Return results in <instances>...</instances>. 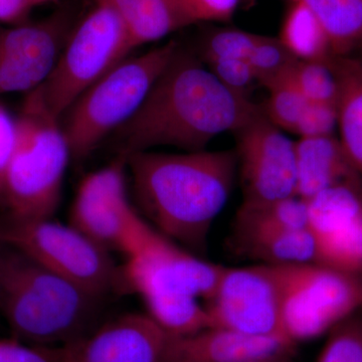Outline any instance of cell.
I'll use <instances>...</instances> for the list:
<instances>
[{
  "label": "cell",
  "mask_w": 362,
  "mask_h": 362,
  "mask_svg": "<svg viewBox=\"0 0 362 362\" xmlns=\"http://www.w3.org/2000/svg\"><path fill=\"white\" fill-rule=\"evenodd\" d=\"M263 109L221 84L202 59L180 45L140 108L114 133L117 156L156 147L199 151L237 132Z\"/></svg>",
  "instance_id": "cell-1"
},
{
  "label": "cell",
  "mask_w": 362,
  "mask_h": 362,
  "mask_svg": "<svg viewBox=\"0 0 362 362\" xmlns=\"http://www.w3.org/2000/svg\"><path fill=\"white\" fill-rule=\"evenodd\" d=\"M145 220L166 238L206 254L211 228L238 175L235 150L137 152L126 157Z\"/></svg>",
  "instance_id": "cell-2"
},
{
  "label": "cell",
  "mask_w": 362,
  "mask_h": 362,
  "mask_svg": "<svg viewBox=\"0 0 362 362\" xmlns=\"http://www.w3.org/2000/svg\"><path fill=\"white\" fill-rule=\"evenodd\" d=\"M101 300L0 242V314L16 339L68 344L96 327Z\"/></svg>",
  "instance_id": "cell-3"
},
{
  "label": "cell",
  "mask_w": 362,
  "mask_h": 362,
  "mask_svg": "<svg viewBox=\"0 0 362 362\" xmlns=\"http://www.w3.org/2000/svg\"><path fill=\"white\" fill-rule=\"evenodd\" d=\"M132 51L115 11L95 0V6L74 28L49 77L26 94L23 108L61 122L78 98Z\"/></svg>",
  "instance_id": "cell-4"
},
{
  "label": "cell",
  "mask_w": 362,
  "mask_h": 362,
  "mask_svg": "<svg viewBox=\"0 0 362 362\" xmlns=\"http://www.w3.org/2000/svg\"><path fill=\"white\" fill-rule=\"evenodd\" d=\"M178 47L176 40H169L123 59L78 98L64 115L66 123L62 126L71 160H86L132 118Z\"/></svg>",
  "instance_id": "cell-5"
},
{
  "label": "cell",
  "mask_w": 362,
  "mask_h": 362,
  "mask_svg": "<svg viewBox=\"0 0 362 362\" xmlns=\"http://www.w3.org/2000/svg\"><path fill=\"white\" fill-rule=\"evenodd\" d=\"M70 160L61 122L21 109L2 177L6 214L18 220L52 218L61 202Z\"/></svg>",
  "instance_id": "cell-6"
},
{
  "label": "cell",
  "mask_w": 362,
  "mask_h": 362,
  "mask_svg": "<svg viewBox=\"0 0 362 362\" xmlns=\"http://www.w3.org/2000/svg\"><path fill=\"white\" fill-rule=\"evenodd\" d=\"M0 242L20 250L47 270L103 298L123 292L122 271L110 252L98 246L77 228L52 218H0Z\"/></svg>",
  "instance_id": "cell-7"
},
{
  "label": "cell",
  "mask_w": 362,
  "mask_h": 362,
  "mask_svg": "<svg viewBox=\"0 0 362 362\" xmlns=\"http://www.w3.org/2000/svg\"><path fill=\"white\" fill-rule=\"evenodd\" d=\"M284 267L282 330L294 344L320 337L362 308L356 274L317 263Z\"/></svg>",
  "instance_id": "cell-8"
},
{
  "label": "cell",
  "mask_w": 362,
  "mask_h": 362,
  "mask_svg": "<svg viewBox=\"0 0 362 362\" xmlns=\"http://www.w3.org/2000/svg\"><path fill=\"white\" fill-rule=\"evenodd\" d=\"M223 270L225 266L206 261L150 226L121 267L123 292L135 293L141 299L190 296L206 303Z\"/></svg>",
  "instance_id": "cell-9"
},
{
  "label": "cell",
  "mask_w": 362,
  "mask_h": 362,
  "mask_svg": "<svg viewBox=\"0 0 362 362\" xmlns=\"http://www.w3.org/2000/svg\"><path fill=\"white\" fill-rule=\"evenodd\" d=\"M127 159L116 156L86 176L71 204L70 225L106 251L129 256L150 223L131 206L126 194Z\"/></svg>",
  "instance_id": "cell-10"
},
{
  "label": "cell",
  "mask_w": 362,
  "mask_h": 362,
  "mask_svg": "<svg viewBox=\"0 0 362 362\" xmlns=\"http://www.w3.org/2000/svg\"><path fill=\"white\" fill-rule=\"evenodd\" d=\"M284 291V265L225 267L213 297L204 304L211 327L250 337L287 338L282 330Z\"/></svg>",
  "instance_id": "cell-11"
},
{
  "label": "cell",
  "mask_w": 362,
  "mask_h": 362,
  "mask_svg": "<svg viewBox=\"0 0 362 362\" xmlns=\"http://www.w3.org/2000/svg\"><path fill=\"white\" fill-rule=\"evenodd\" d=\"M235 135L238 175L243 190L240 206H261L298 195L295 142L286 137L264 111Z\"/></svg>",
  "instance_id": "cell-12"
},
{
  "label": "cell",
  "mask_w": 362,
  "mask_h": 362,
  "mask_svg": "<svg viewBox=\"0 0 362 362\" xmlns=\"http://www.w3.org/2000/svg\"><path fill=\"white\" fill-rule=\"evenodd\" d=\"M77 23L71 9L62 8L37 23L0 28V96L42 85Z\"/></svg>",
  "instance_id": "cell-13"
},
{
  "label": "cell",
  "mask_w": 362,
  "mask_h": 362,
  "mask_svg": "<svg viewBox=\"0 0 362 362\" xmlns=\"http://www.w3.org/2000/svg\"><path fill=\"white\" fill-rule=\"evenodd\" d=\"M316 262L346 273L362 272V197L359 183H342L306 201Z\"/></svg>",
  "instance_id": "cell-14"
},
{
  "label": "cell",
  "mask_w": 362,
  "mask_h": 362,
  "mask_svg": "<svg viewBox=\"0 0 362 362\" xmlns=\"http://www.w3.org/2000/svg\"><path fill=\"white\" fill-rule=\"evenodd\" d=\"M169 338L146 313H126L59 346L56 362H163Z\"/></svg>",
  "instance_id": "cell-15"
},
{
  "label": "cell",
  "mask_w": 362,
  "mask_h": 362,
  "mask_svg": "<svg viewBox=\"0 0 362 362\" xmlns=\"http://www.w3.org/2000/svg\"><path fill=\"white\" fill-rule=\"evenodd\" d=\"M294 343L282 337H250L218 327L169 338L163 362H246L289 354Z\"/></svg>",
  "instance_id": "cell-16"
},
{
  "label": "cell",
  "mask_w": 362,
  "mask_h": 362,
  "mask_svg": "<svg viewBox=\"0 0 362 362\" xmlns=\"http://www.w3.org/2000/svg\"><path fill=\"white\" fill-rule=\"evenodd\" d=\"M297 194L308 201L314 195L342 183H359L341 142L333 135L300 137L295 142Z\"/></svg>",
  "instance_id": "cell-17"
},
{
  "label": "cell",
  "mask_w": 362,
  "mask_h": 362,
  "mask_svg": "<svg viewBox=\"0 0 362 362\" xmlns=\"http://www.w3.org/2000/svg\"><path fill=\"white\" fill-rule=\"evenodd\" d=\"M122 21L133 49L194 25L180 0H101Z\"/></svg>",
  "instance_id": "cell-18"
},
{
  "label": "cell",
  "mask_w": 362,
  "mask_h": 362,
  "mask_svg": "<svg viewBox=\"0 0 362 362\" xmlns=\"http://www.w3.org/2000/svg\"><path fill=\"white\" fill-rule=\"evenodd\" d=\"M330 65L338 84L339 140L362 178V59L356 56L332 57Z\"/></svg>",
  "instance_id": "cell-19"
},
{
  "label": "cell",
  "mask_w": 362,
  "mask_h": 362,
  "mask_svg": "<svg viewBox=\"0 0 362 362\" xmlns=\"http://www.w3.org/2000/svg\"><path fill=\"white\" fill-rule=\"evenodd\" d=\"M233 243L238 252L259 264L300 265L316 262L315 244L308 228L257 233Z\"/></svg>",
  "instance_id": "cell-20"
},
{
  "label": "cell",
  "mask_w": 362,
  "mask_h": 362,
  "mask_svg": "<svg viewBox=\"0 0 362 362\" xmlns=\"http://www.w3.org/2000/svg\"><path fill=\"white\" fill-rule=\"evenodd\" d=\"M320 21L332 57L362 52V0H303Z\"/></svg>",
  "instance_id": "cell-21"
},
{
  "label": "cell",
  "mask_w": 362,
  "mask_h": 362,
  "mask_svg": "<svg viewBox=\"0 0 362 362\" xmlns=\"http://www.w3.org/2000/svg\"><path fill=\"white\" fill-rule=\"evenodd\" d=\"M307 225V202L298 195L261 206H240L233 225V240L257 233L299 230Z\"/></svg>",
  "instance_id": "cell-22"
},
{
  "label": "cell",
  "mask_w": 362,
  "mask_h": 362,
  "mask_svg": "<svg viewBox=\"0 0 362 362\" xmlns=\"http://www.w3.org/2000/svg\"><path fill=\"white\" fill-rule=\"evenodd\" d=\"M278 39L299 61H329V40L320 21L303 0L292 2Z\"/></svg>",
  "instance_id": "cell-23"
},
{
  "label": "cell",
  "mask_w": 362,
  "mask_h": 362,
  "mask_svg": "<svg viewBox=\"0 0 362 362\" xmlns=\"http://www.w3.org/2000/svg\"><path fill=\"white\" fill-rule=\"evenodd\" d=\"M142 301L147 315L170 337H187L211 327L206 306L197 298L156 296Z\"/></svg>",
  "instance_id": "cell-24"
},
{
  "label": "cell",
  "mask_w": 362,
  "mask_h": 362,
  "mask_svg": "<svg viewBox=\"0 0 362 362\" xmlns=\"http://www.w3.org/2000/svg\"><path fill=\"white\" fill-rule=\"evenodd\" d=\"M247 61L257 82L269 90L289 78L299 59L278 37L261 35Z\"/></svg>",
  "instance_id": "cell-25"
},
{
  "label": "cell",
  "mask_w": 362,
  "mask_h": 362,
  "mask_svg": "<svg viewBox=\"0 0 362 362\" xmlns=\"http://www.w3.org/2000/svg\"><path fill=\"white\" fill-rule=\"evenodd\" d=\"M261 35L239 28H214L199 42V58L206 64L228 59H247Z\"/></svg>",
  "instance_id": "cell-26"
},
{
  "label": "cell",
  "mask_w": 362,
  "mask_h": 362,
  "mask_svg": "<svg viewBox=\"0 0 362 362\" xmlns=\"http://www.w3.org/2000/svg\"><path fill=\"white\" fill-rule=\"evenodd\" d=\"M290 78L307 101L337 104L338 84L329 61H299Z\"/></svg>",
  "instance_id": "cell-27"
},
{
  "label": "cell",
  "mask_w": 362,
  "mask_h": 362,
  "mask_svg": "<svg viewBox=\"0 0 362 362\" xmlns=\"http://www.w3.org/2000/svg\"><path fill=\"white\" fill-rule=\"evenodd\" d=\"M270 92L266 108L267 118L279 129L295 133L298 119L307 103L303 95L288 78L268 90Z\"/></svg>",
  "instance_id": "cell-28"
},
{
  "label": "cell",
  "mask_w": 362,
  "mask_h": 362,
  "mask_svg": "<svg viewBox=\"0 0 362 362\" xmlns=\"http://www.w3.org/2000/svg\"><path fill=\"white\" fill-rule=\"evenodd\" d=\"M317 362H362V322L347 319L337 326Z\"/></svg>",
  "instance_id": "cell-29"
},
{
  "label": "cell",
  "mask_w": 362,
  "mask_h": 362,
  "mask_svg": "<svg viewBox=\"0 0 362 362\" xmlns=\"http://www.w3.org/2000/svg\"><path fill=\"white\" fill-rule=\"evenodd\" d=\"M337 124V104L307 101L298 119L295 134L300 137L333 135Z\"/></svg>",
  "instance_id": "cell-30"
},
{
  "label": "cell",
  "mask_w": 362,
  "mask_h": 362,
  "mask_svg": "<svg viewBox=\"0 0 362 362\" xmlns=\"http://www.w3.org/2000/svg\"><path fill=\"white\" fill-rule=\"evenodd\" d=\"M207 65L209 70L226 89L240 96L247 97V90L257 81L247 59H221Z\"/></svg>",
  "instance_id": "cell-31"
},
{
  "label": "cell",
  "mask_w": 362,
  "mask_h": 362,
  "mask_svg": "<svg viewBox=\"0 0 362 362\" xmlns=\"http://www.w3.org/2000/svg\"><path fill=\"white\" fill-rule=\"evenodd\" d=\"M192 23H228L232 20L240 0H180Z\"/></svg>",
  "instance_id": "cell-32"
},
{
  "label": "cell",
  "mask_w": 362,
  "mask_h": 362,
  "mask_svg": "<svg viewBox=\"0 0 362 362\" xmlns=\"http://www.w3.org/2000/svg\"><path fill=\"white\" fill-rule=\"evenodd\" d=\"M59 346L28 345L18 339H0V362H56Z\"/></svg>",
  "instance_id": "cell-33"
},
{
  "label": "cell",
  "mask_w": 362,
  "mask_h": 362,
  "mask_svg": "<svg viewBox=\"0 0 362 362\" xmlns=\"http://www.w3.org/2000/svg\"><path fill=\"white\" fill-rule=\"evenodd\" d=\"M30 9L26 0H0V23L13 25L25 23Z\"/></svg>",
  "instance_id": "cell-34"
},
{
  "label": "cell",
  "mask_w": 362,
  "mask_h": 362,
  "mask_svg": "<svg viewBox=\"0 0 362 362\" xmlns=\"http://www.w3.org/2000/svg\"><path fill=\"white\" fill-rule=\"evenodd\" d=\"M28 4H30V7H35L37 6H42V4H49V2L59 1V0H26Z\"/></svg>",
  "instance_id": "cell-35"
},
{
  "label": "cell",
  "mask_w": 362,
  "mask_h": 362,
  "mask_svg": "<svg viewBox=\"0 0 362 362\" xmlns=\"http://www.w3.org/2000/svg\"><path fill=\"white\" fill-rule=\"evenodd\" d=\"M0 206H4V192H2V175L0 173Z\"/></svg>",
  "instance_id": "cell-36"
},
{
  "label": "cell",
  "mask_w": 362,
  "mask_h": 362,
  "mask_svg": "<svg viewBox=\"0 0 362 362\" xmlns=\"http://www.w3.org/2000/svg\"><path fill=\"white\" fill-rule=\"evenodd\" d=\"M285 356L273 357V358L269 359L267 362H288L285 359Z\"/></svg>",
  "instance_id": "cell-37"
},
{
  "label": "cell",
  "mask_w": 362,
  "mask_h": 362,
  "mask_svg": "<svg viewBox=\"0 0 362 362\" xmlns=\"http://www.w3.org/2000/svg\"><path fill=\"white\" fill-rule=\"evenodd\" d=\"M269 359H271V358H268V359H255V361H246V362H267L269 361Z\"/></svg>",
  "instance_id": "cell-38"
},
{
  "label": "cell",
  "mask_w": 362,
  "mask_h": 362,
  "mask_svg": "<svg viewBox=\"0 0 362 362\" xmlns=\"http://www.w3.org/2000/svg\"><path fill=\"white\" fill-rule=\"evenodd\" d=\"M300 1V0H291V2Z\"/></svg>",
  "instance_id": "cell-39"
},
{
  "label": "cell",
  "mask_w": 362,
  "mask_h": 362,
  "mask_svg": "<svg viewBox=\"0 0 362 362\" xmlns=\"http://www.w3.org/2000/svg\"><path fill=\"white\" fill-rule=\"evenodd\" d=\"M362 54V52H361ZM356 57H358V56H356ZM359 59H362V57H358Z\"/></svg>",
  "instance_id": "cell-40"
}]
</instances>
